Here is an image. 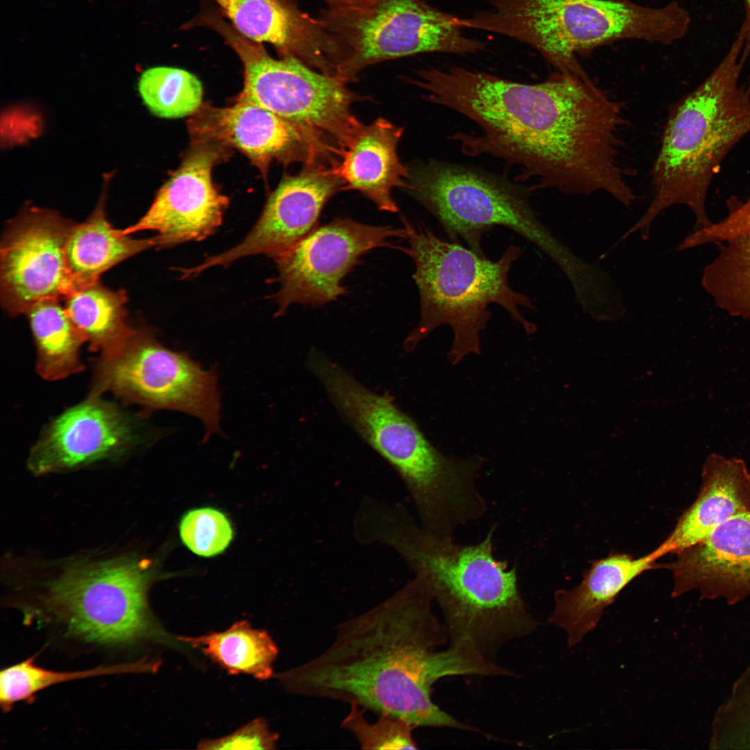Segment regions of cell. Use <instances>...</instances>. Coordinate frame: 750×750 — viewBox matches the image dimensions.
<instances>
[{"instance_id": "cell-36", "label": "cell", "mask_w": 750, "mask_h": 750, "mask_svg": "<svg viewBox=\"0 0 750 750\" xmlns=\"http://www.w3.org/2000/svg\"><path fill=\"white\" fill-rule=\"evenodd\" d=\"M745 19L742 28L745 33V47L750 50V0H744Z\"/></svg>"}, {"instance_id": "cell-34", "label": "cell", "mask_w": 750, "mask_h": 750, "mask_svg": "<svg viewBox=\"0 0 750 750\" xmlns=\"http://www.w3.org/2000/svg\"><path fill=\"white\" fill-rule=\"evenodd\" d=\"M279 738L272 731L267 720L262 717L254 719L227 735L203 739L197 749L205 750L275 749Z\"/></svg>"}, {"instance_id": "cell-19", "label": "cell", "mask_w": 750, "mask_h": 750, "mask_svg": "<svg viewBox=\"0 0 750 750\" xmlns=\"http://www.w3.org/2000/svg\"><path fill=\"white\" fill-rule=\"evenodd\" d=\"M221 13L242 35L272 45L281 57L294 58L322 73L336 76L345 58L337 39L303 12L298 0H215Z\"/></svg>"}, {"instance_id": "cell-17", "label": "cell", "mask_w": 750, "mask_h": 750, "mask_svg": "<svg viewBox=\"0 0 750 750\" xmlns=\"http://www.w3.org/2000/svg\"><path fill=\"white\" fill-rule=\"evenodd\" d=\"M188 128L194 143L212 142L236 148L263 173L274 160L319 163L327 153L297 125L238 98L230 107L201 105Z\"/></svg>"}, {"instance_id": "cell-9", "label": "cell", "mask_w": 750, "mask_h": 750, "mask_svg": "<svg viewBox=\"0 0 750 750\" xmlns=\"http://www.w3.org/2000/svg\"><path fill=\"white\" fill-rule=\"evenodd\" d=\"M198 24L215 31L240 58L244 82L238 98L297 125L334 155H340L363 126L352 111L357 96L337 77L294 58H272L262 44L242 35L213 9L203 10Z\"/></svg>"}, {"instance_id": "cell-18", "label": "cell", "mask_w": 750, "mask_h": 750, "mask_svg": "<svg viewBox=\"0 0 750 750\" xmlns=\"http://www.w3.org/2000/svg\"><path fill=\"white\" fill-rule=\"evenodd\" d=\"M92 395L56 417L28 460L36 474L83 467L123 452L136 440L133 424L115 406Z\"/></svg>"}, {"instance_id": "cell-14", "label": "cell", "mask_w": 750, "mask_h": 750, "mask_svg": "<svg viewBox=\"0 0 750 750\" xmlns=\"http://www.w3.org/2000/svg\"><path fill=\"white\" fill-rule=\"evenodd\" d=\"M74 224L36 207L26 208L7 224L0 248V294L10 315L74 290L65 245Z\"/></svg>"}, {"instance_id": "cell-22", "label": "cell", "mask_w": 750, "mask_h": 750, "mask_svg": "<svg viewBox=\"0 0 750 750\" xmlns=\"http://www.w3.org/2000/svg\"><path fill=\"white\" fill-rule=\"evenodd\" d=\"M747 512H750V472L745 462L711 453L703 465L697 498L660 545L666 554H676L706 540L731 517Z\"/></svg>"}, {"instance_id": "cell-23", "label": "cell", "mask_w": 750, "mask_h": 750, "mask_svg": "<svg viewBox=\"0 0 750 750\" xmlns=\"http://www.w3.org/2000/svg\"><path fill=\"white\" fill-rule=\"evenodd\" d=\"M402 133V128L383 118L363 125L341 152L339 160L331 166L344 189L359 191L381 210L397 212L392 190L407 189L410 178L409 169L397 155Z\"/></svg>"}, {"instance_id": "cell-1", "label": "cell", "mask_w": 750, "mask_h": 750, "mask_svg": "<svg viewBox=\"0 0 750 750\" xmlns=\"http://www.w3.org/2000/svg\"><path fill=\"white\" fill-rule=\"evenodd\" d=\"M425 99L479 128L451 137L469 156L489 155L534 179L533 191L590 195L618 174L627 119L621 102L591 79L557 72L527 84L462 67H428L410 80Z\"/></svg>"}, {"instance_id": "cell-21", "label": "cell", "mask_w": 750, "mask_h": 750, "mask_svg": "<svg viewBox=\"0 0 750 750\" xmlns=\"http://www.w3.org/2000/svg\"><path fill=\"white\" fill-rule=\"evenodd\" d=\"M665 554L659 545L640 558L612 553L592 562L581 583L571 590H558L548 622L565 631L569 647L579 643L599 622L604 610L636 577L659 567Z\"/></svg>"}, {"instance_id": "cell-35", "label": "cell", "mask_w": 750, "mask_h": 750, "mask_svg": "<svg viewBox=\"0 0 750 750\" xmlns=\"http://www.w3.org/2000/svg\"><path fill=\"white\" fill-rule=\"evenodd\" d=\"M730 224L736 235L750 233V197L734 208L731 214Z\"/></svg>"}, {"instance_id": "cell-30", "label": "cell", "mask_w": 750, "mask_h": 750, "mask_svg": "<svg viewBox=\"0 0 750 750\" xmlns=\"http://www.w3.org/2000/svg\"><path fill=\"white\" fill-rule=\"evenodd\" d=\"M138 90L145 106L159 117L192 115L202 105L201 83L183 69L165 66L149 68L141 74Z\"/></svg>"}, {"instance_id": "cell-29", "label": "cell", "mask_w": 750, "mask_h": 750, "mask_svg": "<svg viewBox=\"0 0 750 750\" xmlns=\"http://www.w3.org/2000/svg\"><path fill=\"white\" fill-rule=\"evenodd\" d=\"M158 667V662L143 658L84 670L58 672L36 665L35 658L31 657L1 671L0 704L8 712L15 703L32 701L37 692L55 684L103 675L154 672Z\"/></svg>"}, {"instance_id": "cell-37", "label": "cell", "mask_w": 750, "mask_h": 750, "mask_svg": "<svg viewBox=\"0 0 750 750\" xmlns=\"http://www.w3.org/2000/svg\"><path fill=\"white\" fill-rule=\"evenodd\" d=\"M328 5V8L338 9L351 6L362 0H324Z\"/></svg>"}, {"instance_id": "cell-13", "label": "cell", "mask_w": 750, "mask_h": 750, "mask_svg": "<svg viewBox=\"0 0 750 750\" xmlns=\"http://www.w3.org/2000/svg\"><path fill=\"white\" fill-rule=\"evenodd\" d=\"M404 235V228L344 218L316 227L274 259L281 285L275 294L278 312L294 303L320 306L335 300L345 293L341 281L361 256Z\"/></svg>"}, {"instance_id": "cell-8", "label": "cell", "mask_w": 750, "mask_h": 750, "mask_svg": "<svg viewBox=\"0 0 750 750\" xmlns=\"http://www.w3.org/2000/svg\"><path fill=\"white\" fill-rule=\"evenodd\" d=\"M150 575L133 556L81 559L45 582L40 610L67 635L108 647L169 640L147 602Z\"/></svg>"}, {"instance_id": "cell-4", "label": "cell", "mask_w": 750, "mask_h": 750, "mask_svg": "<svg viewBox=\"0 0 750 750\" xmlns=\"http://www.w3.org/2000/svg\"><path fill=\"white\" fill-rule=\"evenodd\" d=\"M749 53L741 28L712 73L671 107L651 171L653 199L626 232L628 236L641 231L647 239L658 214L677 204L694 214V230L712 223L706 208L712 179L728 153L750 132V86L739 83Z\"/></svg>"}, {"instance_id": "cell-20", "label": "cell", "mask_w": 750, "mask_h": 750, "mask_svg": "<svg viewBox=\"0 0 750 750\" xmlns=\"http://www.w3.org/2000/svg\"><path fill=\"white\" fill-rule=\"evenodd\" d=\"M676 555L662 565L672 574V597L696 591L701 599L740 603L750 595V512L731 517Z\"/></svg>"}, {"instance_id": "cell-3", "label": "cell", "mask_w": 750, "mask_h": 750, "mask_svg": "<svg viewBox=\"0 0 750 750\" xmlns=\"http://www.w3.org/2000/svg\"><path fill=\"white\" fill-rule=\"evenodd\" d=\"M352 526L360 544L390 548L425 582L450 644L469 643L492 659L538 626L520 594L516 567L494 554L495 526L481 541L462 544L424 528L401 503L372 495L360 500Z\"/></svg>"}, {"instance_id": "cell-12", "label": "cell", "mask_w": 750, "mask_h": 750, "mask_svg": "<svg viewBox=\"0 0 750 750\" xmlns=\"http://www.w3.org/2000/svg\"><path fill=\"white\" fill-rule=\"evenodd\" d=\"M104 392L149 409L192 416L202 423L204 440L219 431L215 369H205L187 353L164 347L149 328L133 327L123 340L101 352L92 395Z\"/></svg>"}, {"instance_id": "cell-31", "label": "cell", "mask_w": 750, "mask_h": 750, "mask_svg": "<svg viewBox=\"0 0 750 750\" xmlns=\"http://www.w3.org/2000/svg\"><path fill=\"white\" fill-rule=\"evenodd\" d=\"M708 745L712 750H750V664L715 710Z\"/></svg>"}, {"instance_id": "cell-10", "label": "cell", "mask_w": 750, "mask_h": 750, "mask_svg": "<svg viewBox=\"0 0 750 750\" xmlns=\"http://www.w3.org/2000/svg\"><path fill=\"white\" fill-rule=\"evenodd\" d=\"M410 171V195L438 221L451 241L480 255L484 233L504 226L535 245L561 269L574 254L540 220L523 190L470 167L435 160Z\"/></svg>"}, {"instance_id": "cell-16", "label": "cell", "mask_w": 750, "mask_h": 750, "mask_svg": "<svg viewBox=\"0 0 750 750\" xmlns=\"http://www.w3.org/2000/svg\"><path fill=\"white\" fill-rule=\"evenodd\" d=\"M344 188L343 182L331 167L306 165L299 174L279 183L259 219L238 244L208 257L194 267L183 269L185 277H194L212 267H226L248 256L263 254L275 259L316 228L326 203Z\"/></svg>"}, {"instance_id": "cell-2", "label": "cell", "mask_w": 750, "mask_h": 750, "mask_svg": "<svg viewBox=\"0 0 750 750\" xmlns=\"http://www.w3.org/2000/svg\"><path fill=\"white\" fill-rule=\"evenodd\" d=\"M433 601L428 585L415 576L376 605L338 623L323 651L274 677L291 694L354 703L415 727L476 731L431 699L440 678L482 676L488 667L466 643L436 651L449 637Z\"/></svg>"}, {"instance_id": "cell-24", "label": "cell", "mask_w": 750, "mask_h": 750, "mask_svg": "<svg viewBox=\"0 0 750 750\" xmlns=\"http://www.w3.org/2000/svg\"><path fill=\"white\" fill-rule=\"evenodd\" d=\"M103 194L83 222L74 224L65 245V258L74 290L99 281L100 276L124 260L153 247L156 235L133 238L108 222Z\"/></svg>"}, {"instance_id": "cell-26", "label": "cell", "mask_w": 750, "mask_h": 750, "mask_svg": "<svg viewBox=\"0 0 750 750\" xmlns=\"http://www.w3.org/2000/svg\"><path fill=\"white\" fill-rule=\"evenodd\" d=\"M58 300L38 301L24 312L37 347L38 372L50 381L78 372L83 367L79 350L85 340Z\"/></svg>"}, {"instance_id": "cell-11", "label": "cell", "mask_w": 750, "mask_h": 750, "mask_svg": "<svg viewBox=\"0 0 750 750\" xmlns=\"http://www.w3.org/2000/svg\"><path fill=\"white\" fill-rule=\"evenodd\" d=\"M318 19L345 51L336 75L344 83L387 60L423 53L472 54L485 47L464 33L458 17L424 0H362L323 10Z\"/></svg>"}, {"instance_id": "cell-32", "label": "cell", "mask_w": 750, "mask_h": 750, "mask_svg": "<svg viewBox=\"0 0 750 750\" xmlns=\"http://www.w3.org/2000/svg\"><path fill=\"white\" fill-rule=\"evenodd\" d=\"M340 726L350 732L362 749H416L412 731L416 727L406 720L387 715H378L375 722H369L365 709L351 703Z\"/></svg>"}, {"instance_id": "cell-6", "label": "cell", "mask_w": 750, "mask_h": 750, "mask_svg": "<svg viewBox=\"0 0 750 750\" xmlns=\"http://www.w3.org/2000/svg\"><path fill=\"white\" fill-rule=\"evenodd\" d=\"M405 251L413 260L412 278L420 297V319L403 342L407 351L442 325L451 328L453 342L448 353L453 365L470 353L480 354V333L488 325L490 304L501 306L528 335L536 326L522 309L533 310L531 298L508 283L512 264L520 257L519 247L510 244L492 260L458 242L438 237L423 223L404 222Z\"/></svg>"}, {"instance_id": "cell-15", "label": "cell", "mask_w": 750, "mask_h": 750, "mask_svg": "<svg viewBox=\"0 0 750 750\" xmlns=\"http://www.w3.org/2000/svg\"><path fill=\"white\" fill-rule=\"evenodd\" d=\"M221 145L194 143L180 167L160 188L147 212L123 232L158 234V248L201 241L222 223L227 197L215 187L212 171L224 154Z\"/></svg>"}, {"instance_id": "cell-5", "label": "cell", "mask_w": 750, "mask_h": 750, "mask_svg": "<svg viewBox=\"0 0 750 750\" xmlns=\"http://www.w3.org/2000/svg\"><path fill=\"white\" fill-rule=\"evenodd\" d=\"M306 365L341 416L399 475L421 523L443 524L467 507L481 468L476 456L442 454L390 395L366 388L322 352L310 350Z\"/></svg>"}, {"instance_id": "cell-7", "label": "cell", "mask_w": 750, "mask_h": 750, "mask_svg": "<svg viewBox=\"0 0 750 750\" xmlns=\"http://www.w3.org/2000/svg\"><path fill=\"white\" fill-rule=\"evenodd\" d=\"M460 25L506 36L537 50L558 72L590 79L577 53L623 40L668 45L690 17L676 1L650 8L630 0H490Z\"/></svg>"}, {"instance_id": "cell-25", "label": "cell", "mask_w": 750, "mask_h": 750, "mask_svg": "<svg viewBox=\"0 0 750 750\" xmlns=\"http://www.w3.org/2000/svg\"><path fill=\"white\" fill-rule=\"evenodd\" d=\"M176 638L201 650L229 674H247L260 681L275 676L276 644L266 631L253 628L246 620L235 622L223 631Z\"/></svg>"}, {"instance_id": "cell-33", "label": "cell", "mask_w": 750, "mask_h": 750, "mask_svg": "<svg viewBox=\"0 0 750 750\" xmlns=\"http://www.w3.org/2000/svg\"><path fill=\"white\" fill-rule=\"evenodd\" d=\"M179 532L184 544L197 555L210 557L222 553L233 538L226 517L212 508L190 510L182 518Z\"/></svg>"}, {"instance_id": "cell-28", "label": "cell", "mask_w": 750, "mask_h": 750, "mask_svg": "<svg viewBox=\"0 0 750 750\" xmlns=\"http://www.w3.org/2000/svg\"><path fill=\"white\" fill-rule=\"evenodd\" d=\"M719 244L703 269L702 286L717 306L750 321V233Z\"/></svg>"}, {"instance_id": "cell-27", "label": "cell", "mask_w": 750, "mask_h": 750, "mask_svg": "<svg viewBox=\"0 0 750 750\" xmlns=\"http://www.w3.org/2000/svg\"><path fill=\"white\" fill-rule=\"evenodd\" d=\"M73 323L94 351L101 352L119 342L131 331L127 321L124 290H112L99 281L76 288L64 297Z\"/></svg>"}]
</instances>
